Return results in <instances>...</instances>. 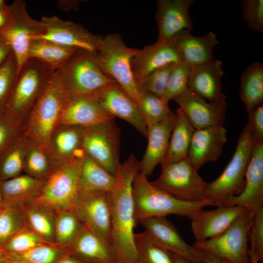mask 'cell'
Masks as SVG:
<instances>
[{
  "mask_svg": "<svg viewBox=\"0 0 263 263\" xmlns=\"http://www.w3.org/2000/svg\"><path fill=\"white\" fill-rule=\"evenodd\" d=\"M23 133L22 125L6 114L0 113V155Z\"/></svg>",
  "mask_w": 263,
  "mask_h": 263,
  "instance_id": "c3c4849f",
  "label": "cell"
},
{
  "mask_svg": "<svg viewBox=\"0 0 263 263\" xmlns=\"http://www.w3.org/2000/svg\"><path fill=\"white\" fill-rule=\"evenodd\" d=\"M250 261H251L250 263H259V262L258 261H257L256 260H255L251 259Z\"/></svg>",
  "mask_w": 263,
  "mask_h": 263,
  "instance_id": "680465c9",
  "label": "cell"
},
{
  "mask_svg": "<svg viewBox=\"0 0 263 263\" xmlns=\"http://www.w3.org/2000/svg\"><path fill=\"white\" fill-rule=\"evenodd\" d=\"M56 263H84L68 251Z\"/></svg>",
  "mask_w": 263,
  "mask_h": 263,
  "instance_id": "db71d44e",
  "label": "cell"
},
{
  "mask_svg": "<svg viewBox=\"0 0 263 263\" xmlns=\"http://www.w3.org/2000/svg\"><path fill=\"white\" fill-rule=\"evenodd\" d=\"M174 263H194L172 253Z\"/></svg>",
  "mask_w": 263,
  "mask_h": 263,
  "instance_id": "11a10c76",
  "label": "cell"
},
{
  "mask_svg": "<svg viewBox=\"0 0 263 263\" xmlns=\"http://www.w3.org/2000/svg\"><path fill=\"white\" fill-rule=\"evenodd\" d=\"M68 251L84 263H115L111 245L83 225Z\"/></svg>",
  "mask_w": 263,
  "mask_h": 263,
  "instance_id": "83f0119b",
  "label": "cell"
},
{
  "mask_svg": "<svg viewBox=\"0 0 263 263\" xmlns=\"http://www.w3.org/2000/svg\"><path fill=\"white\" fill-rule=\"evenodd\" d=\"M252 211L249 235L250 247L248 254L250 260L263 261V207Z\"/></svg>",
  "mask_w": 263,
  "mask_h": 263,
  "instance_id": "ee69618b",
  "label": "cell"
},
{
  "mask_svg": "<svg viewBox=\"0 0 263 263\" xmlns=\"http://www.w3.org/2000/svg\"><path fill=\"white\" fill-rule=\"evenodd\" d=\"M222 64L220 60L214 59L192 68L188 80V89L210 103H226V97L222 92L221 79L224 74Z\"/></svg>",
  "mask_w": 263,
  "mask_h": 263,
  "instance_id": "d4e9b609",
  "label": "cell"
},
{
  "mask_svg": "<svg viewBox=\"0 0 263 263\" xmlns=\"http://www.w3.org/2000/svg\"><path fill=\"white\" fill-rule=\"evenodd\" d=\"M240 96L247 113L263 102V64L254 62L242 74Z\"/></svg>",
  "mask_w": 263,
  "mask_h": 263,
  "instance_id": "1f68e13d",
  "label": "cell"
},
{
  "mask_svg": "<svg viewBox=\"0 0 263 263\" xmlns=\"http://www.w3.org/2000/svg\"><path fill=\"white\" fill-rule=\"evenodd\" d=\"M17 76V64L12 52L0 66V113L5 110Z\"/></svg>",
  "mask_w": 263,
  "mask_h": 263,
  "instance_id": "7bdbcfd3",
  "label": "cell"
},
{
  "mask_svg": "<svg viewBox=\"0 0 263 263\" xmlns=\"http://www.w3.org/2000/svg\"><path fill=\"white\" fill-rule=\"evenodd\" d=\"M71 210L83 225L111 244V206L109 192L82 193Z\"/></svg>",
  "mask_w": 263,
  "mask_h": 263,
  "instance_id": "4fadbf2b",
  "label": "cell"
},
{
  "mask_svg": "<svg viewBox=\"0 0 263 263\" xmlns=\"http://www.w3.org/2000/svg\"><path fill=\"white\" fill-rule=\"evenodd\" d=\"M203 263H229L210 253L203 252Z\"/></svg>",
  "mask_w": 263,
  "mask_h": 263,
  "instance_id": "f5cc1de1",
  "label": "cell"
},
{
  "mask_svg": "<svg viewBox=\"0 0 263 263\" xmlns=\"http://www.w3.org/2000/svg\"><path fill=\"white\" fill-rule=\"evenodd\" d=\"M254 147L250 127L247 123L239 136L235 152L229 162L216 179L208 183L207 198L212 200L217 207L243 191Z\"/></svg>",
  "mask_w": 263,
  "mask_h": 263,
  "instance_id": "8992f818",
  "label": "cell"
},
{
  "mask_svg": "<svg viewBox=\"0 0 263 263\" xmlns=\"http://www.w3.org/2000/svg\"><path fill=\"white\" fill-rule=\"evenodd\" d=\"M12 15L9 5L3 0H0V34L11 23Z\"/></svg>",
  "mask_w": 263,
  "mask_h": 263,
  "instance_id": "f907efd6",
  "label": "cell"
},
{
  "mask_svg": "<svg viewBox=\"0 0 263 263\" xmlns=\"http://www.w3.org/2000/svg\"><path fill=\"white\" fill-rule=\"evenodd\" d=\"M55 71L30 58L18 75L4 112L22 125Z\"/></svg>",
  "mask_w": 263,
  "mask_h": 263,
  "instance_id": "277c9868",
  "label": "cell"
},
{
  "mask_svg": "<svg viewBox=\"0 0 263 263\" xmlns=\"http://www.w3.org/2000/svg\"><path fill=\"white\" fill-rule=\"evenodd\" d=\"M140 171V162L131 154L117 167L113 188L109 191L111 206V244L115 263H139L134 242L132 184Z\"/></svg>",
  "mask_w": 263,
  "mask_h": 263,
  "instance_id": "6da1fadb",
  "label": "cell"
},
{
  "mask_svg": "<svg viewBox=\"0 0 263 263\" xmlns=\"http://www.w3.org/2000/svg\"><path fill=\"white\" fill-rule=\"evenodd\" d=\"M84 157L55 168L32 201L49 210H71L81 195L80 176Z\"/></svg>",
  "mask_w": 263,
  "mask_h": 263,
  "instance_id": "52a82bcc",
  "label": "cell"
},
{
  "mask_svg": "<svg viewBox=\"0 0 263 263\" xmlns=\"http://www.w3.org/2000/svg\"><path fill=\"white\" fill-rule=\"evenodd\" d=\"M176 119L175 113L148 130V144L140 161V171L149 176L156 167L164 160L167 152L170 137Z\"/></svg>",
  "mask_w": 263,
  "mask_h": 263,
  "instance_id": "4316f807",
  "label": "cell"
},
{
  "mask_svg": "<svg viewBox=\"0 0 263 263\" xmlns=\"http://www.w3.org/2000/svg\"><path fill=\"white\" fill-rule=\"evenodd\" d=\"M181 61L180 55L169 41L157 40L139 49L131 60V68L137 84L155 70Z\"/></svg>",
  "mask_w": 263,
  "mask_h": 263,
  "instance_id": "cb8c5ba5",
  "label": "cell"
},
{
  "mask_svg": "<svg viewBox=\"0 0 263 263\" xmlns=\"http://www.w3.org/2000/svg\"><path fill=\"white\" fill-rule=\"evenodd\" d=\"M77 49L37 38L31 43L29 56V58L36 59L56 71L66 64Z\"/></svg>",
  "mask_w": 263,
  "mask_h": 263,
  "instance_id": "d6a6232c",
  "label": "cell"
},
{
  "mask_svg": "<svg viewBox=\"0 0 263 263\" xmlns=\"http://www.w3.org/2000/svg\"><path fill=\"white\" fill-rule=\"evenodd\" d=\"M5 261L4 255L0 249V263H5Z\"/></svg>",
  "mask_w": 263,
  "mask_h": 263,
  "instance_id": "9f6ffc18",
  "label": "cell"
},
{
  "mask_svg": "<svg viewBox=\"0 0 263 263\" xmlns=\"http://www.w3.org/2000/svg\"><path fill=\"white\" fill-rule=\"evenodd\" d=\"M83 127L57 125L52 132L44 149L54 168L86 153L82 147Z\"/></svg>",
  "mask_w": 263,
  "mask_h": 263,
  "instance_id": "d6986e66",
  "label": "cell"
},
{
  "mask_svg": "<svg viewBox=\"0 0 263 263\" xmlns=\"http://www.w3.org/2000/svg\"><path fill=\"white\" fill-rule=\"evenodd\" d=\"M33 231L24 229L13 236L1 249L4 254H17L36 246L50 243L44 242Z\"/></svg>",
  "mask_w": 263,
  "mask_h": 263,
  "instance_id": "bcb514c9",
  "label": "cell"
},
{
  "mask_svg": "<svg viewBox=\"0 0 263 263\" xmlns=\"http://www.w3.org/2000/svg\"><path fill=\"white\" fill-rule=\"evenodd\" d=\"M139 263H174L172 253L156 244L145 232L135 233Z\"/></svg>",
  "mask_w": 263,
  "mask_h": 263,
  "instance_id": "8d00e7d4",
  "label": "cell"
},
{
  "mask_svg": "<svg viewBox=\"0 0 263 263\" xmlns=\"http://www.w3.org/2000/svg\"><path fill=\"white\" fill-rule=\"evenodd\" d=\"M72 99L62 83L59 71H56L24 121L23 134L44 149Z\"/></svg>",
  "mask_w": 263,
  "mask_h": 263,
  "instance_id": "3957f363",
  "label": "cell"
},
{
  "mask_svg": "<svg viewBox=\"0 0 263 263\" xmlns=\"http://www.w3.org/2000/svg\"><path fill=\"white\" fill-rule=\"evenodd\" d=\"M24 229L25 222L18 210L12 207L0 210V249L13 236Z\"/></svg>",
  "mask_w": 263,
  "mask_h": 263,
  "instance_id": "b9f144b4",
  "label": "cell"
},
{
  "mask_svg": "<svg viewBox=\"0 0 263 263\" xmlns=\"http://www.w3.org/2000/svg\"><path fill=\"white\" fill-rule=\"evenodd\" d=\"M194 3V0H157V40L169 41L183 30H193L189 10Z\"/></svg>",
  "mask_w": 263,
  "mask_h": 263,
  "instance_id": "ac0fdd59",
  "label": "cell"
},
{
  "mask_svg": "<svg viewBox=\"0 0 263 263\" xmlns=\"http://www.w3.org/2000/svg\"><path fill=\"white\" fill-rule=\"evenodd\" d=\"M120 132L114 119L83 128L82 147L86 153L113 175L120 163Z\"/></svg>",
  "mask_w": 263,
  "mask_h": 263,
  "instance_id": "8fae6325",
  "label": "cell"
},
{
  "mask_svg": "<svg viewBox=\"0 0 263 263\" xmlns=\"http://www.w3.org/2000/svg\"><path fill=\"white\" fill-rule=\"evenodd\" d=\"M12 52L10 45L5 38L0 34V66L5 61Z\"/></svg>",
  "mask_w": 263,
  "mask_h": 263,
  "instance_id": "816d5d0a",
  "label": "cell"
},
{
  "mask_svg": "<svg viewBox=\"0 0 263 263\" xmlns=\"http://www.w3.org/2000/svg\"><path fill=\"white\" fill-rule=\"evenodd\" d=\"M139 50L128 47L119 34L113 33L102 37L94 54L102 72L119 84L136 104L140 93L132 73L131 60Z\"/></svg>",
  "mask_w": 263,
  "mask_h": 263,
  "instance_id": "5b68a950",
  "label": "cell"
},
{
  "mask_svg": "<svg viewBox=\"0 0 263 263\" xmlns=\"http://www.w3.org/2000/svg\"><path fill=\"white\" fill-rule=\"evenodd\" d=\"M245 209L237 206H220L212 210L200 209L190 219L195 242L221 234Z\"/></svg>",
  "mask_w": 263,
  "mask_h": 263,
  "instance_id": "ffe728a7",
  "label": "cell"
},
{
  "mask_svg": "<svg viewBox=\"0 0 263 263\" xmlns=\"http://www.w3.org/2000/svg\"><path fill=\"white\" fill-rule=\"evenodd\" d=\"M227 131L223 125L195 130L188 158L197 171L206 163L216 161L227 142Z\"/></svg>",
  "mask_w": 263,
  "mask_h": 263,
  "instance_id": "7402d4cb",
  "label": "cell"
},
{
  "mask_svg": "<svg viewBox=\"0 0 263 263\" xmlns=\"http://www.w3.org/2000/svg\"><path fill=\"white\" fill-rule=\"evenodd\" d=\"M41 21L45 31L35 39H45L62 46L96 53L101 36L92 33L77 23L63 20L56 16L42 17Z\"/></svg>",
  "mask_w": 263,
  "mask_h": 263,
  "instance_id": "5bb4252c",
  "label": "cell"
},
{
  "mask_svg": "<svg viewBox=\"0 0 263 263\" xmlns=\"http://www.w3.org/2000/svg\"><path fill=\"white\" fill-rule=\"evenodd\" d=\"M82 226V223L73 211H62L55 223V235L57 243L68 250Z\"/></svg>",
  "mask_w": 263,
  "mask_h": 263,
  "instance_id": "f35d334b",
  "label": "cell"
},
{
  "mask_svg": "<svg viewBox=\"0 0 263 263\" xmlns=\"http://www.w3.org/2000/svg\"><path fill=\"white\" fill-rule=\"evenodd\" d=\"M49 209L35 204L26 209V217L32 229L45 241L50 243L55 235V224Z\"/></svg>",
  "mask_w": 263,
  "mask_h": 263,
  "instance_id": "ab89813d",
  "label": "cell"
},
{
  "mask_svg": "<svg viewBox=\"0 0 263 263\" xmlns=\"http://www.w3.org/2000/svg\"><path fill=\"white\" fill-rule=\"evenodd\" d=\"M191 69L183 61L174 64L168 78L163 99L169 102L187 89Z\"/></svg>",
  "mask_w": 263,
  "mask_h": 263,
  "instance_id": "60d3db41",
  "label": "cell"
},
{
  "mask_svg": "<svg viewBox=\"0 0 263 263\" xmlns=\"http://www.w3.org/2000/svg\"><path fill=\"white\" fill-rule=\"evenodd\" d=\"M64 248L44 244L17 254H3L5 260L27 263H56L67 252Z\"/></svg>",
  "mask_w": 263,
  "mask_h": 263,
  "instance_id": "74e56055",
  "label": "cell"
},
{
  "mask_svg": "<svg viewBox=\"0 0 263 263\" xmlns=\"http://www.w3.org/2000/svg\"><path fill=\"white\" fill-rule=\"evenodd\" d=\"M9 7L12 15V21L0 34L11 48L17 64L18 75L29 59L32 42L44 34L45 28L41 20H36L30 17L24 1L15 0Z\"/></svg>",
  "mask_w": 263,
  "mask_h": 263,
  "instance_id": "7c38bea8",
  "label": "cell"
},
{
  "mask_svg": "<svg viewBox=\"0 0 263 263\" xmlns=\"http://www.w3.org/2000/svg\"><path fill=\"white\" fill-rule=\"evenodd\" d=\"M175 114V122L170 137L167 152L161 164V166L188 157L195 129L180 108L177 109Z\"/></svg>",
  "mask_w": 263,
  "mask_h": 263,
  "instance_id": "f1b7e54d",
  "label": "cell"
},
{
  "mask_svg": "<svg viewBox=\"0 0 263 263\" xmlns=\"http://www.w3.org/2000/svg\"><path fill=\"white\" fill-rule=\"evenodd\" d=\"M58 71L62 83L72 98L91 96L115 82L100 69L94 54L81 49H77Z\"/></svg>",
  "mask_w": 263,
  "mask_h": 263,
  "instance_id": "ba28073f",
  "label": "cell"
},
{
  "mask_svg": "<svg viewBox=\"0 0 263 263\" xmlns=\"http://www.w3.org/2000/svg\"><path fill=\"white\" fill-rule=\"evenodd\" d=\"M114 117L109 114L91 96L72 99L61 114L58 125L79 126L83 128L102 124Z\"/></svg>",
  "mask_w": 263,
  "mask_h": 263,
  "instance_id": "484cf974",
  "label": "cell"
},
{
  "mask_svg": "<svg viewBox=\"0 0 263 263\" xmlns=\"http://www.w3.org/2000/svg\"><path fill=\"white\" fill-rule=\"evenodd\" d=\"M2 194L0 190V204L1 202L2 201Z\"/></svg>",
  "mask_w": 263,
  "mask_h": 263,
  "instance_id": "91938a15",
  "label": "cell"
},
{
  "mask_svg": "<svg viewBox=\"0 0 263 263\" xmlns=\"http://www.w3.org/2000/svg\"><path fill=\"white\" fill-rule=\"evenodd\" d=\"M175 63L162 67L147 76L137 84L140 93H152L162 97L164 94L168 78Z\"/></svg>",
  "mask_w": 263,
  "mask_h": 263,
  "instance_id": "f6af8a7d",
  "label": "cell"
},
{
  "mask_svg": "<svg viewBox=\"0 0 263 263\" xmlns=\"http://www.w3.org/2000/svg\"><path fill=\"white\" fill-rule=\"evenodd\" d=\"M139 222L145 231L160 246L190 262L203 263V252L186 243L166 217H151Z\"/></svg>",
  "mask_w": 263,
  "mask_h": 263,
  "instance_id": "9a60e30c",
  "label": "cell"
},
{
  "mask_svg": "<svg viewBox=\"0 0 263 263\" xmlns=\"http://www.w3.org/2000/svg\"><path fill=\"white\" fill-rule=\"evenodd\" d=\"M24 170L35 178L45 180L55 168L45 150L27 137Z\"/></svg>",
  "mask_w": 263,
  "mask_h": 263,
  "instance_id": "d590c367",
  "label": "cell"
},
{
  "mask_svg": "<svg viewBox=\"0 0 263 263\" xmlns=\"http://www.w3.org/2000/svg\"><path fill=\"white\" fill-rule=\"evenodd\" d=\"M252 211L246 209L221 234L195 242L196 249L210 253L229 263H250L247 249V238Z\"/></svg>",
  "mask_w": 263,
  "mask_h": 263,
  "instance_id": "30bf717a",
  "label": "cell"
},
{
  "mask_svg": "<svg viewBox=\"0 0 263 263\" xmlns=\"http://www.w3.org/2000/svg\"><path fill=\"white\" fill-rule=\"evenodd\" d=\"M136 105L147 129L174 113L170 109L168 102L150 93H141Z\"/></svg>",
  "mask_w": 263,
  "mask_h": 263,
  "instance_id": "e575fe53",
  "label": "cell"
},
{
  "mask_svg": "<svg viewBox=\"0 0 263 263\" xmlns=\"http://www.w3.org/2000/svg\"><path fill=\"white\" fill-rule=\"evenodd\" d=\"M179 105L195 130L223 125L226 115V103L207 102L194 94L188 88L173 99Z\"/></svg>",
  "mask_w": 263,
  "mask_h": 263,
  "instance_id": "e0dca14e",
  "label": "cell"
},
{
  "mask_svg": "<svg viewBox=\"0 0 263 263\" xmlns=\"http://www.w3.org/2000/svg\"><path fill=\"white\" fill-rule=\"evenodd\" d=\"M169 41L176 50L182 60L192 68L213 60V50L219 44L216 35L212 32L196 37L187 29L180 32Z\"/></svg>",
  "mask_w": 263,
  "mask_h": 263,
  "instance_id": "603a6c76",
  "label": "cell"
},
{
  "mask_svg": "<svg viewBox=\"0 0 263 263\" xmlns=\"http://www.w3.org/2000/svg\"><path fill=\"white\" fill-rule=\"evenodd\" d=\"M115 182L114 175L86 154L81 168V194L95 191L109 192L113 188Z\"/></svg>",
  "mask_w": 263,
  "mask_h": 263,
  "instance_id": "4dcf8cb0",
  "label": "cell"
},
{
  "mask_svg": "<svg viewBox=\"0 0 263 263\" xmlns=\"http://www.w3.org/2000/svg\"><path fill=\"white\" fill-rule=\"evenodd\" d=\"M45 180L26 174L1 181L0 190L2 198L13 204L32 201L39 194Z\"/></svg>",
  "mask_w": 263,
  "mask_h": 263,
  "instance_id": "f546056e",
  "label": "cell"
},
{
  "mask_svg": "<svg viewBox=\"0 0 263 263\" xmlns=\"http://www.w3.org/2000/svg\"><path fill=\"white\" fill-rule=\"evenodd\" d=\"M27 140L22 133L0 155V181L19 175L24 170Z\"/></svg>",
  "mask_w": 263,
  "mask_h": 263,
  "instance_id": "836d02e7",
  "label": "cell"
},
{
  "mask_svg": "<svg viewBox=\"0 0 263 263\" xmlns=\"http://www.w3.org/2000/svg\"><path fill=\"white\" fill-rule=\"evenodd\" d=\"M221 206H237L250 210L263 207V142L254 145L243 191Z\"/></svg>",
  "mask_w": 263,
  "mask_h": 263,
  "instance_id": "44dd1931",
  "label": "cell"
},
{
  "mask_svg": "<svg viewBox=\"0 0 263 263\" xmlns=\"http://www.w3.org/2000/svg\"><path fill=\"white\" fill-rule=\"evenodd\" d=\"M141 171L132 184L134 216L136 221L155 217L176 215L191 219L200 209L217 205L210 199L197 202L180 200L153 186Z\"/></svg>",
  "mask_w": 263,
  "mask_h": 263,
  "instance_id": "7a4b0ae2",
  "label": "cell"
},
{
  "mask_svg": "<svg viewBox=\"0 0 263 263\" xmlns=\"http://www.w3.org/2000/svg\"><path fill=\"white\" fill-rule=\"evenodd\" d=\"M91 96L113 117L125 120L147 137L148 130L135 102L116 82L104 87Z\"/></svg>",
  "mask_w": 263,
  "mask_h": 263,
  "instance_id": "2e32d148",
  "label": "cell"
},
{
  "mask_svg": "<svg viewBox=\"0 0 263 263\" xmlns=\"http://www.w3.org/2000/svg\"><path fill=\"white\" fill-rule=\"evenodd\" d=\"M243 19L247 27L254 31L263 33V0L242 1Z\"/></svg>",
  "mask_w": 263,
  "mask_h": 263,
  "instance_id": "7dc6e473",
  "label": "cell"
},
{
  "mask_svg": "<svg viewBox=\"0 0 263 263\" xmlns=\"http://www.w3.org/2000/svg\"><path fill=\"white\" fill-rule=\"evenodd\" d=\"M159 176L150 183L175 198L197 202L207 199L208 183L199 175L188 158L161 166Z\"/></svg>",
  "mask_w": 263,
  "mask_h": 263,
  "instance_id": "9c48e42d",
  "label": "cell"
},
{
  "mask_svg": "<svg viewBox=\"0 0 263 263\" xmlns=\"http://www.w3.org/2000/svg\"><path fill=\"white\" fill-rule=\"evenodd\" d=\"M251 136L254 145L263 142V104L247 113Z\"/></svg>",
  "mask_w": 263,
  "mask_h": 263,
  "instance_id": "681fc988",
  "label": "cell"
},
{
  "mask_svg": "<svg viewBox=\"0 0 263 263\" xmlns=\"http://www.w3.org/2000/svg\"><path fill=\"white\" fill-rule=\"evenodd\" d=\"M5 263H27L23 262L17 261H12V260H5Z\"/></svg>",
  "mask_w": 263,
  "mask_h": 263,
  "instance_id": "6f0895ef",
  "label": "cell"
}]
</instances>
